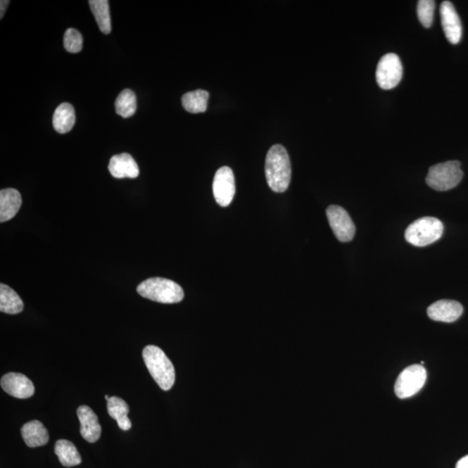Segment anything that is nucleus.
<instances>
[{"instance_id": "4be33fe9", "label": "nucleus", "mask_w": 468, "mask_h": 468, "mask_svg": "<svg viewBox=\"0 0 468 468\" xmlns=\"http://www.w3.org/2000/svg\"><path fill=\"white\" fill-rule=\"evenodd\" d=\"M89 4L93 15L96 18L100 31L104 34H110L111 20L108 1L107 0H91Z\"/></svg>"}, {"instance_id": "4468645a", "label": "nucleus", "mask_w": 468, "mask_h": 468, "mask_svg": "<svg viewBox=\"0 0 468 468\" xmlns=\"http://www.w3.org/2000/svg\"><path fill=\"white\" fill-rule=\"evenodd\" d=\"M108 170L113 177L117 179L138 177L140 174L139 167L133 157L127 153L111 157Z\"/></svg>"}, {"instance_id": "f8f14e48", "label": "nucleus", "mask_w": 468, "mask_h": 468, "mask_svg": "<svg viewBox=\"0 0 468 468\" xmlns=\"http://www.w3.org/2000/svg\"><path fill=\"white\" fill-rule=\"evenodd\" d=\"M463 306L455 301H443L434 303L428 308V316L432 320L453 323L462 315Z\"/></svg>"}, {"instance_id": "412c9836", "label": "nucleus", "mask_w": 468, "mask_h": 468, "mask_svg": "<svg viewBox=\"0 0 468 468\" xmlns=\"http://www.w3.org/2000/svg\"><path fill=\"white\" fill-rule=\"evenodd\" d=\"M209 93L203 89L190 91L182 96V106L192 114L204 113L207 111Z\"/></svg>"}, {"instance_id": "ddd939ff", "label": "nucleus", "mask_w": 468, "mask_h": 468, "mask_svg": "<svg viewBox=\"0 0 468 468\" xmlns=\"http://www.w3.org/2000/svg\"><path fill=\"white\" fill-rule=\"evenodd\" d=\"M77 417L81 424L80 432L84 439L91 443L99 441L101 433H102V428H101L99 417L94 413L91 407L84 405L78 407Z\"/></svg>"}, {"instance_id": "cd10ccee", "label": "nucleus", "mask_w": 468, "mask_h": 468, "mask_svg": "<svg viewBox=\"0 0 468 468\" xmlns=\"http://www.w3.org/2000/svg\"><path fill=\"white\" fill-rule=\"evenodd\" d=\"M106 399L108 400V399H110V396H106Z\"/></svg>"}, {"instance_id": "6ab92c4d", "label": "nucleus", "mask_w": 468, "mask_h": 468, "mask_svg": "<svg viewBox=\"0 0 468 468\" xmlns=\"http://www.w3.org/2000/svg\"><path fill=\"white\" fill-rule=\"evenodd\" d=\"M24 310V303L16 291L5 284H0V310L7 314H18Z\"/></svg>"}, {"instance_id": "9d476101", "label": "nucleus", "mask_w": 468, "mask_h": 468, "mask_svg": "<svg viewBox=\"0 0 468 468\" xmlns=\"http://www.w3.org/2000/svg\"><path fill=\"white\" fill-rule=\"evenodd\" d=\"M440 12L441 25L449 43L459 44L462 37V25L454 5L450 1H444L441 3Z\"/></svg>"}, {"instance_id": "bb28decb", "label": "nucleus", "mask_w": 468, "mask_h": 468, "mask_svg": "<svg viewBox=\"0 0 468 468\" xmlns=\"http://www.w3.org/2000/svg\"><path fill=\"white\" fill-rule=\"evenodd\" d=\"M9 1H6V0H2L1 2H0V11H1V18L4 17V15H5L7 6L9 5Z\"/></svg>"}, {"instance_id": "0eeeda50", "label": "nucleus", "mask_w": 468, "mask_h": 468, "mask_svg": "<svg viewBox=\"0 0 468 468\" xmlns=\"http://www.w3.org/2000/svg\"><path fill=\"white\" fill-rule=\"evenodd\" d=\"M376 77L381 89L396 87L403 77V65L398 56L394 53L384 56L378 63Z\"/></svg>"}, {"instance_id": "a878e982", "label": "nucleus", "mask_w": 468, "mask_h": 468, "mask_svg": "<svg viewBox=\"0 0 468 468\" xmlns=\"http://www.w3.org/2000/svg\"><path fill=\"white\" fill-rule=\"evenodd\" d=\"M456 468H468V455L464 456L457 462Z\"/></svg>"}, {"instance_id": "dca6fc26", "label": "nucleus", "mask_w": 468, "mask_h": 468, "mask_svg": "<svg viewBox=\"0 0 468 468\" xmlns=\"http://www.w3.org/2000/svg\"><path fill=\"white\" fill-rule=\"evenodd\" d=\"M22 437L26 445L30 448L41 447L48 443L49 433L43 423L39 421H32L22 426Z\"/></svg>"}, {"instance_id": "393cba45", "label": "nucleus", "mask_w": 468, "mask_h": 468, "mask_svg": "<svg viewBox=\"0 0 468 468\" xmlns=\"http://www.w3.org/2000/svg\"><path fill=\"white\" fill-rule=\"evenodd\" d=\"M82 44L84 40L77 30L73 28L67 30L63 37V46L67 51L70 53H78L82 51Z\"/></svg>"}, {"instance_id": "f03ea898", "label": "nucleus", "mask_w": 468, "mask_h": 468, "mask_svg": "<svg viewBox=\"0 0 468 468\" xmlns=\"http://www.w3.org/2000/svg\"><path fill=\"white\" fill-rule=\"evenodd\" d=\"M142 358L153 380L165 391H170L175 381V370L173 363L162 349L148 346L142 351Z\"/></svg>"}, {"instance_id": "20e7f679", "label": "nucleus", "mask_w": 468, "mask_h": 468, "mask_svg": "<svg viewBox=\"0 0 468 468\" xmlns=\"http://www.w3.org/2000/svg\"><path fill=\"white\" fill-rule=\"evenodd\" d=\"M443 232L444 226L440 220L434 217H423L407 227L405 239L411 245L424 247L439 241Z\"/></svg>"}, {"instance_id": "aec40b11", "label": "nucleus", "mask_w": 468, "mask_h": 468, "mask_svg": "<svg viewBox=\"0 0 468 468\" xmlns=\"http://www.w3.org/2000/svg\"><path fill=\"white\" fill-rule=\"evenodd\" d=\"M54 450L63 467L77 466L82 462L81 455L78 453L76 445L70 441H58L55 444Z\"/></svg>"}, {"instance_id": "f3484780", "label": "nucleus", "mask_w": 468, "mask_h": 468, "mask_svg": "<svg viewBox=\"0 0 468 468\" xmlns=\"http://www.w3.org/2000/svg\"><path fill=\"white\" fill-rule=\"evenodd\" d=\"M53 127L59 134H66L73 129L76 115L72 106L68 103H63L56 108L53 115Z\"/></svg>"}, {"instance_id": "2eb2a0df", "label": "nucleus", "mask_w": 468, "mask_h": 468, "mask_svg": "<svg viewBox=\"0 0 468 468\" xmlns=\"http://www.w3.org/2000/svg\"><path fill=\"white\" fill-rule=\"evenodd\" d=\"M22 205V196L18 190L6 189L0 191V222H8L16 216Z\"/></svg>"}, {"instance_id": "7ed1b4c3", "label": "nucleus", "mask_w": 468, "mask_h": 468, "mask_svg": "<svg viewBox=\"0 0 468 468\" xmlns=\"http://www.w3.org/2000/svg\"><path fill=\"white\" fill-rule=\"evenodd\" d=\"M141 297L162 304H175L184 298V291L177 283L163 278H151L137 286Z\"/></svg>"}, {"instance_id": "9b49d317", "label": "nucleus", "mask_w": 468, "mask_h": 468, "mask_svg": "<svg viewBox=\"0 0 468 468\" xmlns=\"http://www.w3.org/2000/svg\"><path fill=\"white\" fill-rule=\"evenodd\" d=\"M1 387L7 394L18 399L32 398L35 388L32 381L20 373H7L1 378Z\"/></svg>"}, {"instance_id": "f257e3e1", "label": "nucleus", "mask_w": 468, "mask_h": 468, "mask_svg": "<svg viewBox=\"0 0 468 468\" xmlns=\"http://www.w3.org/2000/svg\"><path fill=\"white\" fill-rule=\"evenodd\" d=\"M265 176L270 187L276 193L286 192L291 177L290 157L282 145L272 146L265 159Z\"/></svg>"}, {"instance_id": "1a4fd4ad", "label": "nucleus", "mask_w": 468, "mask_h": 468, "mask_svg": "<svg viewBox=\"0 0 468 468\" xmlns=\"http://www.w3.org/2000/svg\"><path fill=\"white\" fill-rule=\"evenodd\" d=\"M213 191L215 199L220 207H228L235 196V179L233 170L229 167H222L217 170L213 179Z\"/></svg>"}, {"instance_id": "5701e85b", "label": "nucleus", "mask_w": 468, "mask_h": 468, "mask_svg": "<svg viewBox=\"0 0 468 468\" xmlns=\"http://www.w3.org/2000/svg\"><path fill=\"white\" fill-rule=\"evenodd\" d=\"M136 94L131 89H125L119 94L115 103V111L123 118L132 117L137 111Z\"/></svg>"}, {"instance_id": "a211bd4d", "label": "nucleus", "mask_w": 468, "mask_h": 468, "mask_svg": "<svg viewBox=\"0 0 468 468\" xmlns=\"http://www.w3.org/2000/svg\"><path fill=\"white\" fill-rule=\"evenodd\" d=\"M107 403L108 415L118 422L119 428L125 431L129 430L132 424L128 417L129 407L125 400L118 396H112Z\"/></svg>"}, {"instance_id": "423d86ee", "label": "nucleus", "mask_w": 468, "mask_h": 468, "mask_svg": "<svg viewBox=\"0 0 468 468\" xmlns=\"http://www.w3.org/2000/svg\"><path fill=\"white\" fill-rule=\"evenodd\" d=\"M426 380V372L424 367L419 365L407 367L396 380V394L400 399L411 398L421 391Z\"/></svg>"}, {"instance_id": "6e6552de", "label": "nucleus", "mask_w": 468, "mask_h": 468, "mask_svg": "<svg viewBox=\"0 0 468 468\" xmlns=\"http://www.w3.org/2000/svg\"><path fill=\"white\" fill-rule=\"evenodd\" d=\"M329 226L341 242H350L353 239L355 227L346 210L339 205H329L327 210Z\"/></svg>"}, {"instance_id": "39448f33", "label": "nucleus", "mask_w": 468, "mask_h": 468, "mask_svg": "<svg viewBox=\"0 0 468 468\" xmlns=\"http://www.w3.org/2000/svg\"><path fill=\"white\" fill-rule=\"evenodd\" d=\"M463 178L462 165L458 160H449L434 165L429 168L426 182L436 191H448L455 189Z\"/></svg>"}, {"instance_id": "b1692460", "label": "nucleus", "mask_w": 468, "mask_h": 468, "mask_svg": "<svg viewBox=\"0 0 468 468\" xmlns=\"http://www.w3.org/2000/svg\"><path fill=\"white\" fill-rule=\"evenodd\" d=\"M436 2L433 0H420L417 5V15L421 24L429 28L433 24Z\"/></svg>"}]
</instances>
